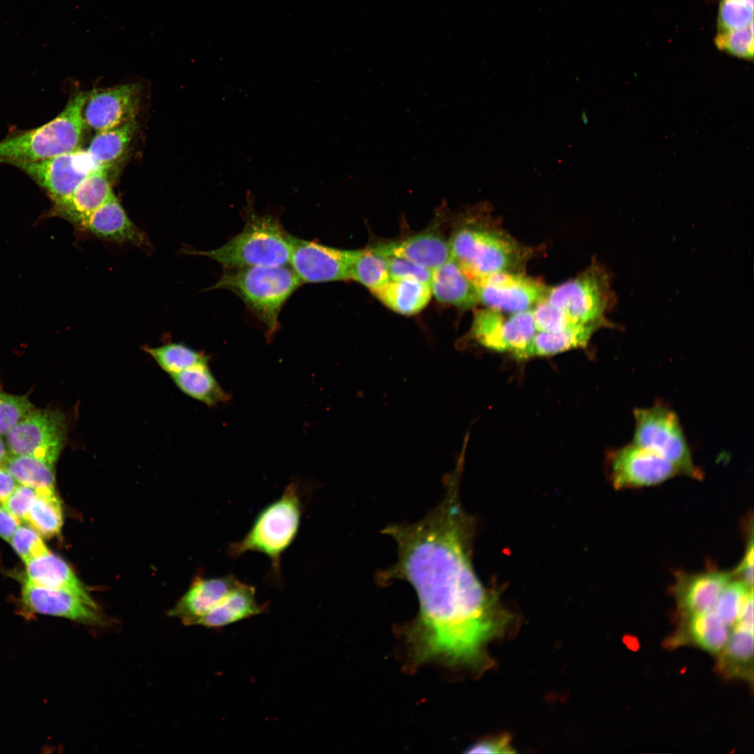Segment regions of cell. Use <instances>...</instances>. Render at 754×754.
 <instances>
[{
  "instance_id": "3",
  "label": "cell",
  "mask_w": 754,
  "mask_h": 754,
  "mask_svg": "<svg viewBox=\"0 0 754 754\" xmlns=\"http://www.w3.org/2000/svg\"><path fill=\"white\" fill-rule=\"evenodd\" d=\"M302 283L286 265L225 269L209 290L234 293L266 328L270 341L279 329V316L286 302Z\"/></svg>"
},
{
  "instance_id": "26",
  "label": "cell",
  "mask_w": 754,
  "mask_h": 754,
  "mask_svg": "<svg viewBox=\"0 0 754 754\" xmlns=\"http://www.w3.org/2000/svg\"><path fill=\"white\" fill-rule=\"evenodd\" d=\"M170 376L180 391L209 406L228 402L231 398L218 383L208 363L194 365Z\"/></svg>"
},
{
  "instance_id": "41",
  "label": "cell",
  "mask_w": 754,
  "mask_h": 754,
  "mask_svg": "<svg viewBox=\"0 0 754 754\" xmlns=\"http://www.w3.org/2000/svg\"><path fill=\"white\" fill-rule=\"evenodd\" d=\"M388 258L390 279H408L430 284L432 271L407 259L396 256Z\"/></svg>"
},
{
  "instance_id": "28",
  "label": "cell",
  "mask_w": 754,
  "mask_h": 754,
  "mask_svg": "<svg viewBox=\"0 0 754 754\" xmlns=\"http://www.w3.org/2000/svg\"><path fill=\"white\" fill-rule=\"evenodd\" d=\"M136 129V119H133L117 127L96 132L87 151L98 167L108 169L124 154Z\"/></svg>"
},
{
  "instance_id": "18",
  "label": "cell",
  "mask_w": 754,
  "mask_h": 754,
  "mask_svg": "<svg viewBox=\"0 0 754 754\" xmlns=\"http://www.w3.org/2000/svg\"><path fill=\"white\" fill-rule=\"evenodd\" d=\"M107 170L100 168L88 175L70 196L52 205L47 213L49 216L64 219L77 228L86 217L114 195Z\"/></svg>"
},
{
  "instance_id": "35",
  "label": "cell",
  "mask_w": 754,
  "mask_h": 754,
  "mask_svg": "<svg viewBox=\"0 0 754 754\" xmlns=\"http://www.w3.org/2000/svg\"><path fill=\"white\" fill-rule=\"evenodd\" d=\"M753 594V588L739 580L730 581L723 589L712 610L727 626L737 622L749 597Z\"/></svg>"
},
{
  "instance_id": "43",
  "label": "cell",
  "mask_w": 754,
  "mask_h": 754,
  "mask_svg": "<svg viewBox=\"0 0 754 754\" xmlns=\"http://www.w3.org/2000/svg\"><path fill=\"white\" fill-rule=\"evenodd\" d=\"M516 751L508 734L489 737L471 746L466 753H512Z\"/></svg>"
},
{
  "instance_id": "20",
  "label": "cell",
  "mask_w": 754,
  "mask_h": 754,
  "mask_svg": "<svg viewBox=\"0 0 754 754\" xmlns=\"http://www.w3.org/2000/svg\"><path fill=\"white\" fill-rule=\"evenodd\" d=\"M732 577L718 571L681 575L674 587L679 607L690 617L711 610Z\"/></svg>"
},
{
  "instance_id": "47",
  "label": "cell",
  "mask_w": 754,
  "mask_h": 754,
  "mask_svg": "<svg viewBox=\"0 0 754 754\" xmlns=\"http://www.w3.org/2000/svg\"><path fill=\"white\" fill-rule=\"evenodd\" d=\"M8 449L6 443L3 441L0 436V466H2L6 458L8 457Z\"/></svg>"
},
{
  "instance_id": "40",
  "label": "cell",
  "mask_w": 754,
  "mask_h": 754,
  "mask_svg": "<svg viewBox=\"0 0 754 754\" xmlns=\"http://www.w3.org/2000/svg\"><path fill=\"white\" fill-rule=\"evenodd\" d=\"M532 313L537 332H557L578 324L545 299L532 309Z\"/></svg>"
},
{
  "instance_id": "44",
  "label": "cell",
  "mask_w": 754,
  "mask_h": 754,
  "mask_svg": "<svg viewBox=\"0 0 754 754\" xmlns=\"http://www.w3.org/2000/svg\"><path fill=\"white\" fill-rule=\"evenodd\" d=\"M733 575H738L739 580L750 588L753 584V542L751 537L742 563Z\"/></svg>"
},
{
  "instance_id": "12",
  "label": "cell",
  "mask_w": 754,
  "mask_h": 754,
  "mask_svg": "<svg viewBox=\"0 0 754 754\" xmlns=\"http://www.w3.org/2000/svg\"><path fill=\"white\" fill-rule=\"evenodd\" d=\"M479 302L506 313L532 309L548 288L538 281L512 272H500L473 280Z\"/></svg>"
},
{
  "instance_id": "17",
  "label": "cell",
  "mask_w": 754,
  "mask_h": 754,
  "mask_svg": "<svg viewBox=\"0 0 754 754\" xmlns=\"http://www.w3.org/2000/svg\"><path fill=\"white\" fill-rule=\"evenodd\" d=\"M77 229L111 242L142 249L150 246L147 235L131 221L114 195L86 217Z\"/></svg>"
},
{
  "instance_id": "42",
  "label": "cell",
  "mask_w": 754,
  "mask_h": 754,
  "mask_svg": "<svg viewBox=\"0 0 754 754\" xmlns=\"http://www.w3.org/2000/svg\"><path fill=\"white\" fill-rule=\"evenodd\" d=\"M36 495V489L19 484L2 505L20 522H24Z\"/></svg>"
},
{
  "instance_id": "13",
  "label": "cell",
  "mask_w": 754,
  "mask_h": 754,
  "mask_svg": "<svg viewBox=\"0 0 754 754\" xmlns=\"http://www.w3.org/2000/svg\"><path fill=\"white\" fill-rule=\"evenodd\" d=\"M609 469L610 480L618 489L655 485L680 474L665 458L633 443L610 453Z\"/></svg>"
},
{
  "instance_id": "21",
  "label": "cell",
  "mask_w": 754,
  "mask_h": 754,
  "mask_svg": "<svg viewBox=\"0 0 754 754\" xmlns=\"http://www.w3.org/2000/svg\"><path fill=\"white\" fill-rule=\"evenodd\" d=\"M386 257L396 256L434 271L451 258L449 242L441 235L426 231L403 240L374 246Z\"/></svg>"
},
{
  "instance_id": "48",
  "label": "cell",
  "mask_w": 754,
  "mask_h": 754,
  "mask_svg": "<svg viewBox=\"0 0 754 754\" xmlns=\"http://www.w3.org/2000/svg\"><path fill=\"white\" fill-rule=\"evenodd\" d=\"M625 642L631 649H637L638 647L637 640L633 637H626Z\"/></svg>"
},
{
  "instance_id": "8",
  "label": "cell",
  "mask_w": 754,
  "mask_h": 754,
  "mask_svg": "<svg viewBox=\"0 0 754 754\" xmlns=\"http://www.w3.org/2000/svg\"><path fill=\"white\" fill-rule=\"evenodd\" d=\"M545 300L578 324L615 327L605 316L616 302L615 296L610 288L609 274L598 265H592L574 279L548 288Z\"/></svg>"
},
{
  "instance_id": "22",
  "label": "cell",
  "mask_w": 754,
  "mask_h": 754,
  "mask_svg": "<svg viewBox=\"0 0 754 754\" xmlns=\"http://www.w3.org/2000/svg\"><path fill=\"white\" fill-rule=\"evenodd\" d=\"M268 604H260L253 586L239 581L238 584L201 619L199 625L221 629L266 612Z\"/></svg>"
},
{
  "instance_id": "34",
  "label": "cell",
  "mask_w": 754,
  "mask_h": 754,
  "mask_svg": "<svg viewBox=\"0 0 754 754\" xmlns=\"http://www.w3.org/2000/svg\"><path fill=\"white\" fill-rule=\"evenodd\" d=\"M689 630L693 640L709 652H719L729 639L728 626L711 609L691 616Z\"/></svg>"
},
{
  "instance_id": "29",
  "label": "cell",
  "mask_w": 754,
  "mask_h": 754,
  "mask_svg": "<svg viewBox=\"0 0 754 754\" xmlns=\"http://www.w3.org/2000/svg\"><path fill=\"white\" fill-rule=\"evenodd\" d=\"M36 491L24 522L44 538L57 536L63 525L61 500L55 489H36Z\"/></svg>"
},
{
  "instance_id": "1",
  "label": "cell",
  "mask_w": 754,
  "mask_h": 754,
  "mask_svg": "<svg viewBox=\"0 0 754 754\" xmlns=\"http://www.w3.org/2000/svg\"><path fill=\"white\" fill-rule=\"evenodd\" d=\"M471 525L458 491L448 489L423 519L383 531L395 540L398 557L379 580L407 581L419 600L417 617L404 630L414 665L484 670L490 664L486 644L510 623L512 615L473 570Z\"/></svg>"
},
{
  "instance_id": "10",
  "label": "cell",
  "mask_w": 754,
  "mask_h": 754,
  "mask_svg": "<svg viewBox=\"0 0 754 754\" xmlns=\"http://www.w3.org/2000/svg\"><path fill=\"white\" fill-rule=\"evenodd\" d=\"M487 308L477 311L468 334L480 346L497 352H510L524 359L537 332L532 309L515 313Z\"/></svg>"
},
{
  "instance_id": "9",
  "label": "cell",
  "mask_w": 754,
  "mask_h": 754,
  "mask_svg": "<svg viewBox=\"0 0 754 754\" xmlns=\"http://www.w3.org/2000/svg\"><path fill=\"white\" fill-rule=\"evenodd\" d=\"M67 434L62 411L34 408L6 435L5 443L10 454L31 456L55 464Z\"/></svg>"
},
{
  "instance_id": "4",
  "label": "cell",
  "mask_w": 754,
  "mask_h": 754,
  "mask_svg": "<svg viewBox=\"0 0 754 754\" xmlns=\"http://www.w3.org/2000/svg\"><path fill=\"white\" fill-rule=\"evenodd\" d=\"M303 510L300 486L291 482L278 499L260 510L244 537L230 544L228 555L235 559L249 552L263 554L279 579L282 555L297 535Z\"/></svg>"
},
{
  "instance_id": "45",
  "label": "cell",
  "mask_w": 754,
  "mask_h": 754,
  "mask_svg": "<svg viewBox=\"0 0 754 754\" xmlns=\"http://www.w3.org/2000/svg\"><path fill=\"white\" fill-rule=\"evenodd\" d=\"M20 522L3 505L0 506V537L2 539L10 542Z\"/></svg>"
},
{
  "instance_id": "27",
  "label": "cell",
  "mask_w": 754,
  "mask_h": 754,
  "mask_svg": "<svg viewBox=\"0 0 754 754\" xmlns=\"http://www.w3.org/2000/svg\"><path fill=\"white\" fill-rule=\"evenodd\" d=\"M602 327L597 323L577 324L557 332H537L527 350L526 358L550 356L585 347L595 331Z\"/></svg>"
},
{
  "instance_id": "24",
  "label": "cell",
  "mask_w": 754,
  "mask_h": 754,
  "mask_svg": "<svg viewBox=\"0 0 754 754\" xmlns=\"http://www.w3.org/2000/svg\"><path fill=\"white\" fill-rule=\"evenodd\" d=\"M430 287L442 303L470 309L479 302L473 281L452 257L432 271Z\"/></svg>"
},
{
  "instance_id": "25",
  "label": "cell",
  "mask_w": 754,
  "mask_h": 754,
  "mask_svg": "<svg viewBox=\"0 0 754 754\" xmlns=\"http://www.w3.org/2000/svg\"><path fill=\"white\" fill-rule=\"evenodd\" d=\"M371 292L387 307L407 316L422 311L432 295L429 283L408 279H390Z\"/></svg>"
},
{
  "instance_id": "31",
  "label": "cell",
  "mask_w": 754,
  "mask_h": 754,
  "mask_svg": "<svg viewBox=\"0 0 754 754\" xmlns=\"http://www.w3.org/2000/svg\"><path fill=\"white\" fill-rule=\"evenodd\" d=\"M349 279L359 282L371 291L375 290L390 279L388 258L374 246L355 250Z\"/></svg>"
},
{
  "instance_id": "36",
  "label": "cell",
  "mask_w": 754,
  "mask_h": 754,
  "mask_svg": "<svg viewBox=\"0 0 754 754\" xmlns=\"http://www.w3.org/2000/svg\"><path fill=\"white\" fill-rule=\"evenodd\" d=\"M718 49L732 56L752 60L753 58V22L738 29L719 31L715 37Z\"/></svg>"
},
{
  "instance_id": "11",
  "label": "cell",
  "mask_w": 754,
  "mask_h": 754,
  "mask_svg": "<svg viewBox=\"0 0 754 754\" xmlns=\"http://www.w3.org/2000/svg\"><path fill=\"white\" fill-rule=\"evenodd\" d=\"M42 187L53 204L70 196L90 174L100 168L80 148L47 159L14 163Z\"/></svg>"
},
{
  "instance_id": "49",
  "label": "cell",
  "mask_w": 754,
  "mask_h": 754,
  "mask_svg": "<svg viewBox=\"0 0 754 754\" xmlns=\"http://www.w3.org/2000/svg\"><path fill=\"white\" fill-rule=\"evenodd\" d=\"M744 1H746L751 7L753 8V0H744Z\"/></svg>"
},
{
  "instance_id": "16",
  "label": "cell",
  "mask_w": 754,
  "mask_h": 754,
  "mask_svg": "<svg viewBox=\"0 0 754 754\" xmlns=\"http://www.w3.org/2000/svg\"><path fill=\"white\" fill-rule=\"evenodd\" d=\"M21 600L24 609L31 614L63 617L89 625L105 624L98 606L68 591L37 586L24 579Z\"/></svg>"
},
{
  "instance_id": "33",
  "label": "cell",
  "mask_w": 754,
  "mask_h": 754,
  "mask_svg": "<svg viewBox=\"0 0 754 754\" xmlns=\"http://www.w3.org/2000/svg\"><path fill=\"white\" fill-rule=\"evenodd\" d=\"M720 656V670L731 675L749 676L753 656V630L735 626Z\"/></svg>"
},
{
  "instance_id": "19",
  "label": "cell",
  "mask_w": 754,
  "mask_h": 754,
  "mask_svg": "<svg viewBox=\"0 0 754 754\" xmlns=\"http://www.w3.org/2000/svg\"><path fill=\"white\" fill-rule=\"evenodd\" d=\"M239 582L234 575L196 579L187 592L170 611L187 626L199 625L204 616Z\"/></svg>"
},
{
  "instance_id": "2",
  "label": "cell",
  "mask_w": 754,
  "mask_h": 754,
  "mask_svg": "<svg viewBox=\"0 0 754 754\" xmlns=\"http://www.w3.org/2000/svg\"><path fill=\"white\" fill-rule=\"evenodd\" d=\"M243 230L223 246L209 251L185 250L191 255L211 258L225 269L286 265L291 254L290 235L273 214H259L252 193L247 192Z\"/></svg>"
},
{
  "instance_id": "7",
  "label": "cell",
  "mask_w": 754,
  "mask_h": 754,
  "mask_svg": "<svg viewBox=\"0 0 754 754\" xmlns=\"http://www.w3.org/2000/svg\"><path fill=\"white\" fill-rule=\"evenodd\" d=\"M632 443L648 449L671 462L680 474L702 476L696 467L677 414L664 404L635 408Z\"/></svg>"
},
{
  "instance_id": "39",
  "label": "cell",
  "mask_w": 754,
  "mask_h": 754,
  "mask_svg": "<svg viewBox=\"0 0 754 754\" xmlns=\"http://www.w3.org/2000/svg\"><path fill=\"white\" fill-rule=\"evenodd\" d=\"M10 542L25 563L50 552L40 535L29 526H20Z\"/></svg>"
},
{
  "instance_id": "37",
  "label": "cell",
  "mask_w": 754,
  "mask_h": 754,
  "mask_svg": "<svg viewBox=\"0 0 754 754\" xmlns=\"http://www.w3.org/2000/svg\"><path fill=\"white\" fill-rule=\"evenodd\" d=\"M34 408L27 395H15L0 390V436H6Z\"/></svg>"
},
{
  "instance_id": "38",
  "label": "cell",
  "mask_w": 754,
  "mask_h": 754,
  "mask_svg": "<svg viewBox=\"0 0 754 754\" xmlns=\"http://www.w3.org/2000/svg\"><path fill=\"white\" fill-rule=\"evenodd\" d=\"M753 22V8L744 0H720L718 32L744 28Z\"/></svg>"
},
{
  "instance_id": "5",
  "label": "cell",
  "mask_w": 754,
  "mask_h": 754,
  "mask_svg": "<svg viewBox=\"0 0 754 754\" xmlns=\"http://www.w3.org/2000/svg\"><path fill=\"white\" fill-rule=\"evenodd\" d=\"M87 92H77L52 120L0 141V162L32 163L80 147L85 126L82 108Z\"/></svg>"
},
{
  "instance_id": "46",
  "label": "cell",
  "mask_w": 754,
  "mask_h": 754,
  "mask_svg": "<svg viewBox=\"0 0 754 754\" xmlns=\"http://www.w3.org/2000/svg\"><path fill=\"white\" fill-rule=\"evenodd\" d=\"M19 485L13 476L2 466H0V503L3 504Z\"/></svg>"
},
{
  "instance_id": "30",
  "label": "cell",
  "mask_w": 754,
  "mask_h": 754,
  "mask_svg": "<svg viewBox=\"0 0 754 754\" xmlns=\"http://www.w3.org/2000/svg\"><path fill=\"white\" fill-rule=\"evenodd\" d=\"M2 466L19 484L36 489H55L53 464L31 456L10 454Z\"/></svg>"
},
{
  "instance_id": "14",
  "label": "cell",
  "mask_w": 754,
  "mask_h": 754,
  "mask_svg": "<svg viewBox=\"0 0 754 754\" xmlns=\"http://www.w3.org/2000/svg\"><path fill=\"white\" fill-rule=\"evenodd\" d=\"M289 263L302 283L349 279L355 250H343L290 235Z\"/></svg>"
},
{
  "instance_id": "6",
  "label": "cell",
  "mask_w": 754,
  "mask_h": 754,
  "mask_svg": "<svg viewBox=\"0 0 754 754\" xmlns=\"http://www.w3.org/2000/svg\"><path fill=\"white\" fill-rule=\"evenodd\" d=\"M449 242L451 257L473 281L500 272H511L525 257L513 240L487 229L464 227L456 230Z\"/></svg>"
},
{
  "instance_id": "15",
  "label": "cell",
  "mask_w": 754,
  "mask_h": 754,
  "mask_svg": "<svg viewBox=\"0 0 754 754\" xmlns=\"http://www.w3.org/2000/svg\"><path fill=\"white\" fill-rule=\"evenodd\" d=\"M141 95L138 83H126L88 91L82 108L85 126L96 132L136 118Z\"/></svg>"
},
{
  "instance_id": "23",
  "label": "cell",
  "mask_w": 754,
  "mask_h": 754,
  "mask_svg": "<svg viewBox=\"0 0 754 754\" xmlns=\"http://www.w3.org/2000/svg\"><path fill=\"white\" fill-rule=\"evenodd\" d=\"M26 564V580L33 584L72 592L91 605L98 606L70 566L50 552Z\"/></svg>"
},
{
  "instance_id": "32",
  "label": "cell",
  "mask_w": 754,
  "mask_h": 754,
  "mask_svg": "<svg viewBox=\"0 0 754 754\" xmlns=\"http://www.w3.org/2000/svg\"><path fill=\"white\" fill-rule=\"evenodd\" d=\"M143 349L169 376L198 364L208 363L209 360L205 353L182 343L168 342L158 347L145 346Z\"/></svg>"
}]
</instances>
